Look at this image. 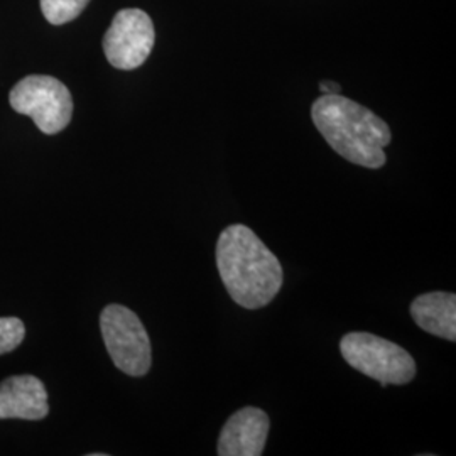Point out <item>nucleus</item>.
Returning <instances> with one entry per match:
<instances>
[{"mask_svg":"<svg viewBox=\"0 0 456 456\" xmlns=\"http://www.w3.org/2000/svg\"><path fill=\"white\" fill-rule=\"evenodd\" d=\"M269 416L259 408H244L228 418L218 438L220 456H261L269 435Z\"/></svg>","mask_w":456,"mask_h":456,"instance_id":"0eeeda50","label":"nucleus"},{"mask_svg":"<svg viewBox=\"0 0 456 456\" xmlns=\"http://www.w3.org/2000/svg\"><path fill=\"white\" fill-rule=\"evenodd\" d=\"M345 362L382 387L404 386L416 377V362L403 346L365 331H352L340 342Z\"/></svg>","mask_w":456,"mask_h":456,"instance_id":"7ed1b4c3","label":"nucleus"},{"mask_svg":"<svg viewBox=\"0 0 456 456\" xmlns=\"http://www.w3.org/2000/svg\"><path fill=\"white\" fill-rule=\"evenodd\" d=\"M314 127L326 142L350 163L369 169L382 167L391 144L389 126L357 102L342 95H322L311 107Z\"/></svg>","mask_w":456,"mask_h":456,"instance_id":"f03ea898","label":"nucleus"},{"mask_svg":"<svg viewBox=\"0 0 456 456\" xmlns=\"http://www.w3.org/2000/svg\"><path fill=\"white\" fill-rule=\"evenodd\" d=\"M49 24L63 26L82 14L90 0H39Z\"/></svg>","mask_w":456,"mask_h":456,"instance_id":"9d476101","label":"nucleus"},{"mask_svg":"<svg viewBox=\"0 0 456 456\" xmlns=\"http://www.w3.org/2000/svg\"><path fill=\"white\" fill-rule=\"evenodd\" d=\"M411 316L416 325L438 338L456 340V296L435 291L421 294L411 305Z\"/></svg>","mask_w":456,"mask_h":456,"instance_id":"1a4fd4ad","label":"nucleus"},{"mask_svg":"<svg viewBox=\"0 0 456 456\" xmlns=\"http://www.w3.org/2000/svg\"><path fill=\"white\" fill-rule=\"evenodd\" d=\"M26 337V326L22 320L7 316L0 318V355L14 352Z\"/></svg>","mask_w":456,"mask_h":456,"instance_id":"9b49d317","label":"nucleus"},{"mask_svg":"<svg viewBox=\"0 0 456 456\" xmlns=\"http://www.w3.org/2000/svg\"><path fill=\"white\" fill-rule=\"evenodd\" d=\"M48 412V392L37 377L14 375L0 382V419L39 421Z\"/></svg>","mask_w":456,"mask_h":456,"instance_id":"6e6552de","label":"nucleus"},{"mask_svg":"<svg viewBox=\"0 0 456 456\" xmlns=\"http://www.w3.org/2000/svg\"><path fill=\"white\" fill-rule=\"evenodd\" d=\"M17 114L31 117L36 127L54 135L68 127L73 117V98L66 85L48 75H29L14 85L9 95Z\"/></svg>","mask_w":456,"mask_h":456,"instance_id":"20e7f679","label":"nucleus"},{"mask_svg":"<svg viewBox=\"0 0 456 456\" xmlns=\"http://www.w3.org/2000/svg\"><path fill=\"white\" fill-rule=\"evenodd\" d=\"M320 90L323 95H340L342 94V86L335 82L320 83Z\"/></svg>","mask_w":456,"mask_h":456,"instance_id":"f8f14e48","label":"nucleus"},{"mask_svg":"<svg viewBox=\"0 0 456 456\" xmlns=\"http://www.w3.org/2000/svg\"><path fill=\"white\" fill-rule=\"evenodd\" d=\"M154 41L156 31L151 17L141 9H124L117 12L103 36V51L114 68L131 71L144 65Z\"/></svg>","mask_w":456,"mask_h":456,"instance_id":"423d86ee","label":"nucleus"},{"mask_svg":"<svg viewBox=\"0 0 456 456\" xmlns=\"http://www.w3.org/2000/svg\"><path fill=\"white\" fill-rule=\"evenodd\" d=\"M100 330L107 352L118 370L142 377L151 369V340L134 311L122 305H109L100 314Z\"/></svg>","mask_w":456,"mask_h":456,"instance_id":"39448f33","label":"nucleus"},{"mask_svg":"<svg viewBox=\"0 0 456 456\" xmlns=\"http://www.w3.org/2000/svg\"><path fill=\"white\" fill-rule=\"evenodd\" d=\"M216 267L230 297L245 310L267 306L282 288L276 256L242 224L225 228L216 242Z\"/></svg>","mask_w":456,"mask_h":456,"instance_id":"f257e3e1","label":"nucleus"}]
</instances>
